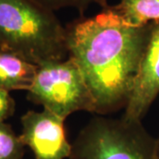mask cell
Returning <instances> with one entry per match:
<instances>
[{
  "label": "cell",
  "instance_id": "obj_5",
  "mask_svg": "<svg viewBox=\"0 0 159 159\" xmlns=\"http://www.w3.org/2000/svg\"><path fill=\"white\" fill-rule=\"evenodd\" d=\"M65 121L46 109L30 110L21 117L20 137L34 159H69L72 143L66 136Z\"/></svg>",
  "mask_w": 159,
  "mask_h": 159
},
{
  "label": "cell",
  "instance_id": "obj_1",
  "mask_svg": "<svg viewBox=\"0 0 159 159\" xmlns=\"http://www.w3.org/2000/svg\"><path fill=\"white\" fill-rule=\"evenodd\" d=\"M152 23L133 26L109 6L66 28L69 57L79 66L97 104V114L125 109Z\"/></svg>",
  "mask_w": 159,
  "mask_h": 159
},
{
  "label": "cell",
  "instance_id": "obj_2",
  "mask_svg": "<svg viewBox=\"0 0 159 159\" xmlns=\"http://www.w3.org/2000/svg\"><path fill=\"white\" fill-rule=\"evenodd\" d=\"M0 50L38 66L68 57L66 28L34 0H0Z\"/></svg>",
  "mask_w": 159,
  "mask_h": 159
},
{
  "label": "cell",
  "instance_id": "obj_3",
  "mask_svg": "<svg viewBox=\"0 0 159 159\" xmlns=\"http://www.w3.org/2000/svg\"><path fill=\"white\" fill-rule=\"evenodd\" d=\"M69 159H156V138L142 120L100 115L78 133Z\"/></svg>",
  "mask_w": 159,
  "mask_h": 159
},
{
  "label": "cell",
  "instance_id": "obj_4",
  "mask_svg": "<svg viewBox=\"0 0 159 159\" xmlns=\"http://www.w3.org/2000/svg\"><path fill=\"white\" fill-rule=\"evenodd\" d=\"M27 98L65 120L76 111L97 113V104L79 66L73 57L37 66Z\"/></svg>",
  "mask_w": 159,
  "mask_h": 159
},
{
  "label": "cell",
  "instance_id": "obj_11",
  "mask_svg": "<svg viewBox=\"0 0 159 159\" xmlns=\"http://www.w3.org/2000/svg\"><path fill=\"white\" fill-rule=\"evenodd\" d=\"M15 111V101L10 95V92L0 89V122L13 115Z\"/></svg>",
  "mask_w": 159,
  "mask_h": 159
},
{
  "label": "cell",
  "instance_id": "obj_9",
  "mask_svg": "<svg viewBox=\"0 0 159 159\" xmlns=\"http://www.w3.org/2000/svg\"><path fill=\"white\" fill-rule=\"evenodd\" d=\"M25 147L11 125L0 122V159H23Z\"/></svg>",
  "mask_w": 159,
  "mask_h": 159
},
{
  "label": "cell",
  "instance_id": "obj_6",
  "mask_svg": "<svg viewBox=\"0 0 159 159\" xmlns=\"http://www.w3.org/2000/svg\"><path fill=\"white\" fill-rule=\"evenodd\" d=\"M158 95L159 22H154L123 117L142 120Z\"/></svg>",
  "mask_w": 159,
  "mask_h": 159
},
{
  "label": "cell",
  "instance_id": "obj_12",
  "mask_svg": "<svg viewBox=\"0 0 159 159\" xmlns=\"http://www.w3.org/2000/svg\"><path fill=\"white\" fill-rule=\"evenodd\" d=\"M156 159H159V136L156 139Z\"/></svg>",
  "mask_w": 159,
  "mask_h": 159
},
{
  "label": "cell",
  "instance_id": "obj_10",
  "mask_svg": "<svg viewBox=\"0 0 159 159\" xmlns=\"http://www.w3.org/2000/svg\"><path fill=\"white\" fill-rule=\"evenodd\" d=\"M46 8L55 11L65 8H73L80 13L89 9L92 5H98L102 9L109 6L107 0H34Z\"/></svg>",
  "mask_w": 159,
  "mask_h": 159
},
{
  "label": "cell",
  "instance_id": "obj_7",
  "mask_svg": "<svg viewBox=\"0 0 159 159\" xmlns=\"http://www.w3.org/2000/svg\"><path fill=\"white\" fill-rule=\"evenodd\" d=\"M37 66L10 51L0 50V89L28 91L31 87Z\"/></svg>",
  "mask_w": 159,
  "mask_h": 159
},
{
  "label": "cell",
  "instance_id": "obj_8",
  "mask_svg": "<svg viewBox=\"0 0 159 159\" xmlns=\"http://www.w3.org/2000/svg\"><path fill=\"white\" fill-rule=\"evenodd\" d=\"M111 8L133 26L159 22V0H119Z\"/></svg>",
  "mask_w": 159,
  "mask_h": 159
}]
</instances>
